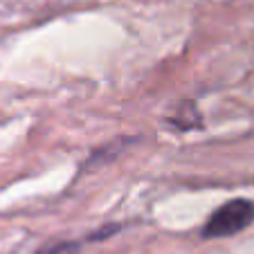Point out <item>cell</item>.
Segmentation results:
<instances>
[{
    "label": "cell",
    "mask_w": 254,
    "mask_h": 254,
    "mask_svg": "<svg viewBox=\"0 0 254 254\" xmlns=\"http://www.w3.org/2000/svg\"><path fill=\"white\" fill-rule=\"evenodd\" d=\"M254 221V202L248 198H234L209 216L202 227L205 239H225L243 232Z\"/></svg>",
    "instance_id": "obj_1"
},
{
    "label": "cell",
    "mask_w": 254,
    "mask_h": 254,
    "mask_svg": "<svg viewBox=\"0 0 254 254\" xmlns=\"http://www.w3.org/2000/svg\"><path fill=\"white\" fill-rule=\"evenodd\" d=\"M77 243L72 241H54V243H48L45 248H41L36 254H77Z\"/></svg>",
    "instance_id": "obj_2"
}]
</instances>
